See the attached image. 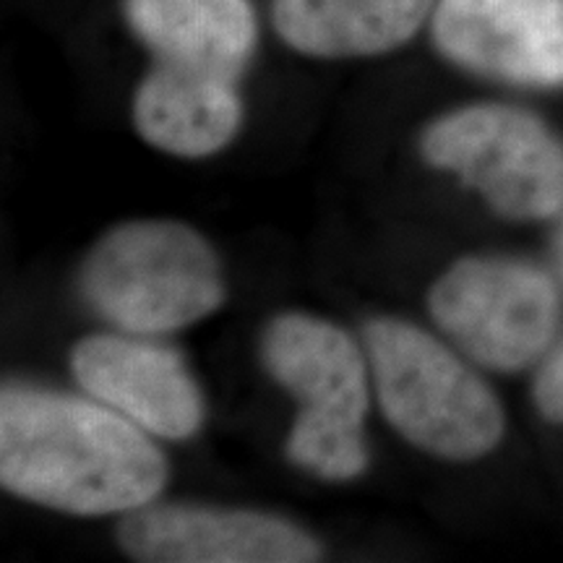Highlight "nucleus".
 Returning a JSON list of instances; mask_svg holds the SVG:
<instances>
[{"instance_id":"f257e3e1","label":"nucleus","mask_w":563,"mask_h":563,"mask_svg":"<svg viewBox=\"0 0 563 563\" xmlns=\"http://www.w3.org/2000/svg\"><path fill=\"white\" fill-rule=\"evenodd\" d=\"M170 464L123 415L97 399L5 384L0 394V483L13 496L76 517L152 504Z\"/></svg>"},{"instance_id":"f03ea898","label":"nucleus","mask_w":563,"mask_h":563,"mask_svg":"<svg viewBox=\"0 0 563 563\" xmlns=\"http://www.w3.org/2000/svg\"><path fill=\"white\" fill-rule=\"evenodd\" d=\"M262 361L300 402L285 441L287 460L329 483L363 475L371 365L361 344L319 316L282 313L264 329Z\"/></svg>"},{"instance_id":"7ed1b4c3","label":"nucleus","mask_w":563,"mask_h":563,"mask_svg":"<svg viewBox=\"0 0 563 563\" xmlns=\"http://www.w3.org/2000/svg\"><path fill=\"white\" fill-rule=\"evenodd\" d=\"M79 285L104 321L141 336L178 332L224 302L214 249L194 228L170 220L112 228L89 251Z\"/></svg>"},{"instance_id":"20e7f679","label":"nucleus","mask_w":563,"mask_h":563,"mask_svg":"<svg viewBox=\"0 0 563 563\" xmlns=\"http://www.w3.org/2000/svg\"><path fill=\"white\" fill-rule=\"evenodd\" d=\"M365 355L378 405L391 428L422 452L470 462L504 435V410L475 371L410 321L376 319Z\"/></svg>"},{"instance_id":"39448f33","label":"nucleus","mask_w":563,"mask_h":563,"mask_svg":"<svg viewBox=\"0 0 563 563\" xmlns=\"http://www.w3.org/2000/svg\"><path fill=\"white\" fill-rule=\"evenodd\" d=\"M422 157L460 175L509 220H548L563 209V144L540 118L506 104H473L428 125Z\"/></svg>"},{"instance_id":"423d86ee","label":"nucleus","mask_w":563,"mask_h":563,"mask_svg":"<svg viewBox=\"0 0 563 563\" xmlns=\"http://www.w3.org/2000/svg\"><path fill=\"white\" fill-rule=\"evenodd\" d=\"M428 308L467 355L496 371L538 361L559 323L551 277L509 258H462L435 282Z\"/></svg>"},{"instance_id":"0eeeda50","label":"nucleus","mask_w":563,"mask_h":563,"mask_svg":"<svg viewBox=\"0 0 563 563\" xmlns=\"http://www.w3.org/2000/svg\"><path fill=\"white\" fill-rule=\"evenodd\" d=\"M118 545L141 563H311L323 555L311 532L274 514L199 504L123 514Z\"/></svg>"},{"instance_id":"6e6552de","label":"nucleus","mask_w":563,"mask_h":563,"mask_svg":"<svg viewBox=\"0 0 563 563\" xmlns=\"http://www.w3.org/2000/svg\"><path fill=\"white\" fill-rule=\"evenodd\" d=\"M70 371L91 399L165 441L201 431L207 402L180 352L141 334H91L70 352Z\"/></svg>"},{"instance_id":"1a4fd4ad","label":"nucleus","mask_w":563,"mask_h":563,"mask_svg":"<svg viewBox=\"0 0 563 563\" xmlns=\"http://www.w3.org/2000/svg\"><path fill=\"white\" fill-rule=\"evenodd\" d=\"M433 40L477 74L563 87V0H439Z\"/></svg>"},{"instance_id":"9d476101","label":"nucleus","mask_w":563,"mask_h":563,"mask_svg":"<svg viewBox=\"0 0 563 563\" xmlns=\"http://www.w3.org/2000/svg\"><path fill=\"white\" fill-rule=\"evenodd\" d=\"M133 125L154 150L183 159L222 152L243 125L238 81L157 63L133 95Z\"/></svg>"},{"instance_id":"9b49d317","label":"nucleus","mask_w":563,"mask_h":563,"mask_svg":"<svg viewBox=\"0 0 563 563\" xmlns=\"http://www.w3.org/2000/svg\"><path fill=\"white\" fill-rule=\"evenodd\" d=\"M123 11L157 63L238 81L256 53L251 0H123Z\"/></svg>"},{"instance_id":"f8f14e48","label":"nucleus","mask_w":563,"mask_h":563,"mask_svg":"<svg viewBox=\"0 0 563 563\" xmlns=\"http://www.w3.org/2000/svg\"><path fill=\"white\" fill-rule=\"evenodd\" d=\"M439 0H274L279 37L311 58H368L410 42Z\"/></svg>"},{"instance_id":"ddd939ff","label":"nucleus","mask_w":563,"mask_h":563,"mask_svg":"<svg viewBox=\"0 0 563 563\" xmlns=\"http://www.w3.org/2000/svg\"><path fill=\"white\" fill-rule=\"evenodd\" d=\"M534 402L551 422H563V347L548 357L534 382Z\"/></svg>"},{"instance_id":"4468645a","label":"nucleus","mask_w":563,"mask_h":563,"mask_svg":"<svg viewBox=\"0 0 563 563\" xmlns=\"http://www.w3.org/2000/svg\"><path fill=\"white\" fill-rule=\"evenodd\" d=\"M561 266H563V230H561Z\"/></svg>"}]
</instances>
